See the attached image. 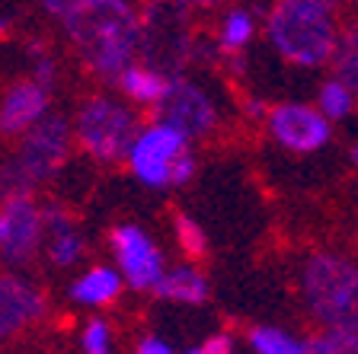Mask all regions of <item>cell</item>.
Instances as JSON below:
<instances>
[{
  "label": "cell",
  "mask_w": 358,
  "mask_h": 354,
  "mask_svg": "<svg viewBox=\"0 0 358 354\" xmlns=\"http://www.w3.org/2000/svg\"><path fill=\"white\" fill-rule=\"evenodd\" d=\"M141 134V118L131 105L112 96H90L77 109L74 138L93 160L122 163L128 160L134 140Z\"/></svg>",
  "instance_id": "cell-6"
},
{
  "label": "cell",
  "mask_w": 358,
  "mask_h": 354,
  "mask_svg": "<svg viewBox=\"0 0 358 354\" xmlns=\"http://www.w3.org/2000/svg\"><path fill=\"white\" fill-rule=\"evenodd\" d=\"M173 3H179V7H217L221 0H173Z\"/></svg>",
  "instance_id": "cell-29"
},
{
  "label": "cell",
  "mask_w": 358,
  "mask_h": 354,
  "mask_svg": "<svg viewBox=\"0 0 358 354\" xmlns=\"http://www.w3.org/2000/svg\"><path fill=\"white\" fill-rule=\"evenodd\" d=\"M272 138L282 144L291 154H313L323 144H329V118L313 105H301V103H278L268 109L266 118Z\"/></svg>",
  "instance_id": "cell-9"
},
{
  "label": "cell",
  "mask_w": 358,
  "mask_h": 354,
  "mask_svg": "<svg viewBox=\"0 0 358 354\" xmlns=\"http://www.w3.org/2000/svg\"><path fill=\"white\" fill-rule=\"evenodd\" d=\"M29 52H32V80H38L42 87L52 89L55 74H58V64H55V58H52L48 52H45V45H42V42H32V45H29Z\"/></svg>",
  "instance_id": "cell-25"
},
{
  "label": "cell",
  "mask_w": 358,
  "mask_h": 354,
  "mask_svg": "<svg viewBox=\"0 0 358 354\" xmlns=\"http://www.w3.org/2000/svg\"><path fill=\"white\" fill-rule=\"evenodd\" d=\"M301 297L317 325L358 332V262L339 252H310L301 265Z\"/></svg>",
  "instance_id": "cell-2"
},
{
  "label": "cell",
  "mask_w": 358,
  "mask_h": 354,
  "mask_svg": "<svg viewBox=\"0 0 358 354\" xmlns=\"http://www.w3.org/2000/svg\"><path fill=\"white\" fill-rule=\"evenodd\" d=\"M157 115H160V121H170L173 128H179L189 140L205 138L217 128V109L211 96L186 74L170 77V93H166L164 105L157 109Z\"/></svg>",
  "instance_id": "cell-10"
},
{
  "label": "cell",
  "mask_w": 358,
  "mask_h": 354,
  "mask_svg": "<svg viewBox=\"0 0 358 354\" xmlns=\"http://www.w3.org/2000/svg\"><path fill=\"white\" fill-rule=\"evenodd\" d=\"M205 351L208 354H234V335L231 332H215L205 339Z\"/></svg>",
  "instance_id": "cell-28"
},
{
  "label": "cell",
  "mask_w": 358,
  "mask_h": 354,
  "mask_svg": "<svg viewBox=\"0 0 358 354\" xmlns=\"http://www.w3.org/2000/svg\"><path fill=\"white\" fill-rule=\"evenodd\" d=\"M48 246H45V252H48V262H52L55 268H71L80 262L83 249H87V243H83L80 230L74 227V223H67V227H58V230H48Z\"/></svg>",
  "instance_id": "cell-19"
},
{
  "label": "cell",
  "mask_w": 358,
  "mask_h": 354,
  "mask_svg": "<svg viewBox=\"0 0 358 354\" xmlns=\"http://www.w3.org/2000/svg\"><path fill=\"white\" fill-rule=\"evenodd\" d=\"M160 300H170V303H186V307H201L208 303V278L199 272L195 265H176V268H166L164 281L157 284L154 290Z\"/></svg>",
  "instance_id": "cell-16"
},
{
  "label": "cell",
  "mask_w": 358,
  "mask_h": 354,
  "mask_svg": "<svg viewBox=\"0 0 358 354\" xmlns=\"http://www.w3.org/2000/svg\"><path fill=\"white\" fill-rule=\"evenodd\" d=\"M195 38L186 29V7L173 0H150L141 13V61L166 77H176L179 67L195 58Z\"/></svg>",
  "instance_id": "cell-7"
},
{
  "label": "cell",
  "mask_w": 358,
  "mask_h": 354,
  "mask_svg": "<svg viewBox=\"0 0 358 354\" xmlns=\"http://www.w3.org/2000/svg\"><path fill=\"white\" fill-rule=\"evenodd\" d=\"M90 3H96V0H45V10L64 22V20H71L74 13H80L83 7H90Z\"/></svg>",
  "instance_id": "cell-26"
},
{
  "label": "cell",
  "mask_w": 358,
  "mask_h": 354,
  "mask_svg": "<svg viewBox=\"0 0 358 354\" xmlns=\"http://www.w3.org/2000/svg\"><path fill=\"white\" fill-rule=\"evenodd\" d=\"M80 345L83 354H115V339H112V325L106 319H90L83 325V335H80Z\"/></svg>",
  "instance_id": "cell-23"
},
{
  "label": "cell",
  "mask_w": 358,
  "mask_h": 354,
  "mask_svg": "<svg viewBox=\"0 0 358 354\" xmlns=\"http://www.w3.org/2000/svg\"><path fill=\"white\" fill-rule=\"evenodd\" d=\"M109 249L115 256V268L122 272L131 290H157L166 274V258L160 246L134 223H119L109 233Z\"/></svg>",
  "instance_id": "cell-8"
},
{
  "label": "cell",
  "mask_w": 358,
  "mask_h": 354,
  "mask_svg": "<svg viewBox=\"0 0 358 354\" xmlns=\"http://www.w3.org/2000/svg\"><path fill=\"white\" fill-rule=\"evenodd\" d=\"M3 239H0V256L7 265H26L32 262L38 249H42L45 239V217L42 207L32 201V195H22V198H10L3 201Z\"/></svg>",
  "instance_id": "cell-11"
},
{
  "label": "cell",
  "mask_w": 358,
  "mask_h": 354,
  "mask_svg": "<svg viewBox=\"0 0 358 354\" xmlns=\"http://www.w3.org/2000/svg\"><path fill=\"white\" fill-rule=\"evenodd\" d=\"M134 354H176V351H173V345L166 339H160V335H144V339L134 345Z\"/></svg>",
  "instance_id": "cell-27"
},
{
  "label": "cell",
  "mask_w": 358,
  "mask_h": 354,
  "mask_svg": "<svg viewBox=\"0 0 358 354\" xmlns=\"http://www.w3.org/2000/svg\"><path fill=\"white\" fill-rule=\"evenodd\" d=\"M304 3H313V7H323V10H333L336 0H304Z\"/></svg>",
  "instance_id": "cell-30"
},
{
  "label": "cell",
  "mask_w": 358,
  "mask_h": 354,
  "mask_svg": "<svg viewBox=\"0 0 358 354\" xmlns=\"http://www.w3.org/2000/svg\"><path fill=\"white\" fill-rule=\"evenodd\" d=\"M115 87L125 93L128 103L157 112L164 105L166 93H170V77H166L164 71H157V67L144 64V61H134L125 74L115 80Z\"/></svg>",
  "instance_id": "cell-14"
},
{
  "label": "cell",
  "mask_w": 358,
  "mask_h": 354,
  "mask_svg": "<svg viewBox=\"0 0 358 354\" xmlns=\"http://www.w3.org/2000/svg\"><path fill=\"white\" fill-rule=\"evenodd\" d=\"M176 243L189 258L205 256V249H208L205 230H201L199 223H195L192 217H186V214H176Z\"/></svg>",
  "instance_id": "cell-24"
},
{
  "label": "cell",
  "mask_w": 358,
  "mask_h": 354,
  "mask_svg": "<svg viewBox=\"0 0 358 354\" xmlns=\"http://www.w3.org/2000/svg\"><path fill=\"white\" fill-rule=\"evenodd\" d=\"M48 105H52V89L42 87L38 80L13 83L0 103V134L22 138L48 115Z\"/></svg>",
  "instance_id": "cell-13"
},
{
  "label": "cell",
  "mask_w": 358,
  "mask_h": 354,
  "mask_svg": "<svg viewBox=\"0 0 358 354\" xmlns=\"http://www.w3.org/2000/svg\"><path fill=\"white\" fill-rule=\"evenodd\" d=\"M71 125L64 115H45L32 131L22 134V144L3 166H0V201L32 195L42 182L58 172L71 150Z\"/></svg>",
  "instance_id": "cell-4"
},
{
  "label": "cell",
  "mask_w": 358,
  "mask_h": 354,
  "mask_svg": "<svg viewBox=\"0 0 358 354\" xmlns=\"http://www.w3.org/2000/svg\"><path fill=\"white\" fill-rule=\"evenodd\" d=\"M355 93H352L349 87H345L343 80H336V77H329L327 83L320 87V96H317V109L323 112V115L329 118V121H339V118H345L352 109H355Z\"/></svg>",
  "instance_id": "cell-21"
},
{
  "label": "cell",
  "mask_w": 358,
  "mask_h": 354,
  "mask_svg": "<svg viewBox=\"0 0 358 354\" xmlns=\"http://www.w3.org/2000/svg\"><path fill=\"white\" fill-rule=\"evenodd\" d=\"M134 179L148 189H176L195 176V156L189 150V138L170 121H154L141 128L128 154Z\"/></svg>",
  "instance_id": "cell-5"
},
{
  "label": "cell",
  "mask_w": 358,
  "mask_h": 354,
  "mask_svg": "<svg viewBox=\"0 0 358 354\" xmlns=\"http://www.w3.org/2000/svg\"><path fill=\"white\" fill-rule=\"evenodd\" d=\"M256 36V20L250 10L234 7L221 16V26H217V52L224 54H240L246 45L253 42Z\"/></svg>",
  "instance_id": "cell-18"
},
{
  "label": "cell",
  "mask_w": 358,
  "mask_h": 354,
  "mask_svg": "<svg viewBox=\"0 0 358 354\" xmlns=\"http://www.w3.org/2000/svg\"><path fill=\"white\" fill-rule=\"evenodd\" d=\"M352 163H355V166H358V144H355V147H352Z\"/></svg>",
  "instance_id": "cell-34"
},
{
  "label": "cell",
  "mask_w": 358,
  "mask_h": 354,
  "mask_svg": "<svg viewBox=\"0 0 358 354\" xmlns=\"http://www.w3.org/2000/svg\"><path fill=\"white\" fill-rule=\"evenodd\" d=\"M64 29L83 64L109 83L141 61V13L128 0H96L64 20Z\"/></svg>",
  "instance_id": "cell-1"
},
{
  "label": "cell",
  "mask_w": 358,
  "mask_h": 354,
  "mask_svg": "<svg viewBox=\"0 0 358 354\" xmlns=\"http://www.w3.org/2000/svg\"><path fill=\"white\" fill-rule=\"evenodd\" d=\"M7 32H10V20H7V16H0V38L7 36Z\"/></svg>",
  "instance_id": "cell-31"
},
{
  "label": "cell",
  "mask_w": 358,
  "mask_h": 354,
  "mask_svg": "<svg viewBox=\"0 0 358 354\" xmlns=\"http://www.w3.org/2000/svg\"><path fill=\"white\" fill-rule=\"evenodd\" d=\"M48 303L38 284L22 274H0V341L20 335L45 316Z\"/></svg>",
  "instance_id": "cell-12"
},
{
  "label": "cell",
  "mask_w": 358,
  "mask_h": 354,
  "mask_svg": "<svg viewBox=\"0 0 358 354\" xmlns=\"http://www.w3.org/2000/svg\"><path fill=\"white\" fill-rule=\"evenodd\" d=\"M246 345L253 354H307V339H298L285 325H253Z\"/></svg>",
  "instance_id": "cell-17"
},
{
  "label": "cell",
  "mask_w": 358,
  "mask_h": 354,
  "mask_svg": "<svg viewBox=\"0 0 358 354\" xmlns=\"http://www.w3.org/2000/svg\"><path fill=\"white\" fill-rule=\"evenodd\" d=\"M266 36L285 61L298 67L329 64L339 45L333 10L304 0H278L266 16Z\"/></svg>",
  "instance_id": "cell-3"
},
{
  "label": "cell",
  "mask_w": 358,
  "mask_h": 354,
  "mask_svg": "<svg viewBox=\"0 0 358 354\" xmlns=\"http://www.w3.org/2000/svg\"><path fill=\"white\" fill-rule=\"evenodd\" d=\"M3 230H7V221H3V207H0V239H3Z\"/></svg>",
  "instance_id": "cell-32"
},
{
  "label": "cell",
  "mask_w": 358,
  "mask_h": 354,
  "mask_svg": "<svg viewBox=\"0 0 358 354\" xmlns=\"http://www.w3.org/2000/svg\"><path fill=\"white\" fill-rule=\"evenodd\" d=\"M329 64H333L336 80H343L358 99V22L339 32V45H336V54Z\"/></svg>",
  "instance_id": "cell-20"
},
{
  "label": "cell",
  "mask_w": 358,
  "mask_h": 354,
  "mask_svg": "<svg viewBox=\"0 0 358 354\" xmlns=\"http://www.w3.org/2000/svg\"><path fill=\"white\" fill-rule=\"evenodd\" d=\"M186 354H208V351H205V348H189Z\"/></svg>",
  "instance_id": "cell-33"
},
{
  "label": "cell",
  "mask_w": 358,
  "mask_h": 354,
  "mask_svg": "<svg viewBox=\"0 0 358 354\" xmlns=\"http://www.w3.org/2000/svg\"><path fill=\"white\" fill-rule=\"evenodd\" d=\"M307 354H358V332L352 329H323L307 339Z\"/></svg>",
  "instance_id": "cell-22"
},
{
  "label": "cell",
  "mask_w": 358,
  "mask_h": 354,
  "mask_svg": "<svg viewBox=\"0 0 358 354\" xmlns=\"http://www.w3.org/2000/svg\"><path fill=\"white\" fill-rule=\"evenodd\" d=\"M122 288H125V278H122L119 268L93 265L71 284L67 294H71L74 303H80V307H109V303L119 300Z\"/></svg>",
  "instance_id": "cell-15"
}]
</instances>
